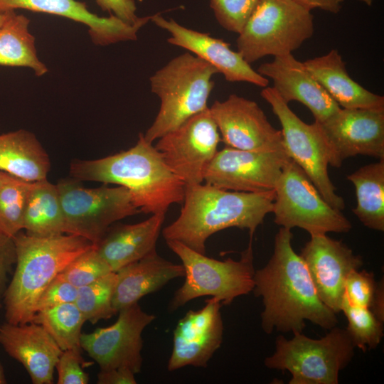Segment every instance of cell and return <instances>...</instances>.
Segmentation results:
<instances>
[{
  "instance_id": "f1b7e54d",
  "label": "cell",
  "mask_w": 384,
  "mask_h": 384,
  "mask_svg": "<svg viewBox=\"0 0 384 384\" xmlns=\"http://www.w3.org/2000/svg\"><path fill=\"white\" fill-rule=\"evenodd\" d=\"M29 23L28 18L14 11L0 26V65L29 68L40 77L48 69L38 57Z\"/></svg>"
},
{
  "instance_id": "30bf717a",
  "label": "cell",
  "mask_w": 384,
  "mask_h": 384,
  "mask_svg": "<svg viewBox=\"0 0 384 384\" xmlns=\"http://www.w3.org/2000/svg\"><path fill=\"white\" fill-rule=\"evenodd\" d=\"M66 234L82 237L97 245L114 222L141 213L124 186L86 188L78 181L57 184Z\"/></svg>"
},
{
  "instance_id": "7c38bea8",
  "label": "cell",
  "mask_w": 384,
  "mask_h": 384,
  "mask_svg": "<svg viewBox=\"0 0 384 384\" xmlns=\"http://www.w3.org/2000/svg\"><path fill=\"white\" fill-rule=\"evenodd\" d=\"M221 139L209 107L159 139L155 148L186 186L202 183Z\"/></svg>"
},
{
  "instance_id": "83f0119b",
  "label": "cell",
  "mask_w": 384,
  "mask_h": 384,
  "mask_svg": "<svg viewBox=\"0 0 384 384\" xmlns=\"http://www.w3.org/2000/svg\"><path fill=\"white\" fill-rule=\"evenodd\" d=\"M356 191L352 212L368 228L384 230V159L366 164L346 176Z\"/></svg>"
},
{
  "instance_id": "ac0fdd59",
  "label": "cell",
  "mask_w": 384,
  "mask_h": 384,
  "mask_svg": "<svg viewBox=\"0 0 384 384\" xmlns=\"http://www.w3.org/2000/svg\"><path fill=\"white\" fill-rule=\"evenodd\" d=\"M221 302L214 297L199 310L188 311L174 331L173 349L168 370L185 366L206 367L223 341Z\"/></svg>"
},
{
  "instance_id": "7bdbcfd3",
  "label": "cell",
  "mask_w": 384,
  "mask_h": 384,
  "mask_svg": "<svg viewBox=\"0 0 384 384\" xmlns=\"http://www.w3.org/2000/svg\"><path fill=\"white\" fill-rule=\"evenodd\" d=\"M14 11H8L5 12H0V26L5 23V21L9 18Z\"/></svg>"
},
{
  "instance_id": "277c9868",
  "label": "cell",
  "mask_w": 384,
  "mask_h": 384,
  "mask_svg": "<svg viewBox=\"0 0 384 384\" xmlns=\"http://www.w3.org/2000/svg\"><path fill=\"white\" fill-rule=\"evenodd\" d=\"M16 262L3 302L6 321H32L36 302L48 285L79 255L94 245L73 234L36 236L18 233L14 238Z\"/></svg>"
},
{
  "instance_id": "603a6c76",
  "label": "cell",
  "mask_w": 384,
  "mask_h": 384,
  "mask_svg": "<svg viewBox=\"0 0 384 384\" xmlns=\"http://www.w3.org/2000/svg\"><path fill=\"white\" fill-rule=\"evenodd\" d=\"M115 272L117 282L112 305L117 313L159 290L171 280L185 275L182 265L165 260L156 250Z\"/></svg>"
},
{
  "instance_id": "1f68e13d",
  "label": "cell",
  "mask_w": 384,
  "mask_h": 384,
  "mask_svg": "<svg viewBox=\"0 0 384 384\" xmlns=\"http://www.w3.org/2000/svg\"><path fill=\"white\" fill-rule=\"evenodd\" d=\"M117 282L115 272L78 288L75 304L85 321L94 324L109 319L117 312L113 307L112 298Z\"/></svg>"
},
{
  "instance_id": "52a82bcc",
  "label": "cell",
  "mask_w": 384,
  "mask_h": 384,
  "mask_svg": "<svg viewBox=\"0 0 384 384\" xmlns=\"http://www.w3.org/2000/svg\"><path fill=\"white\" fill-rule=\"evenodd\" d=\"M291 339L279 335L274 353L265 358L270 369L287 370L290 384H337L339 372L351 361L355 345L346 329L336 326L319 339L294 333Z\"/></svg>"
},
{
  "instance_id": "4316f807",
  "label": "cell",
  "mask_w": 384,
  "mask_h": 384,
  "mask_svg": "<svg viewBox=\"0 0 384 384\" xmlns=\"http://www.w3.org/2000/svg\"><path fill=\"white\" fill-rule=\"evenodd\" d=\"M23 229L36 236L65 233V220L56 185L47 178L33 181L28 195Z\"/></svg>"
},
{
  "instance_id": "ffe728a7",
  "label": "cell",
  "mask_w": 384,
  "mask_h": 384,
  "mask_svg": "<svg viewBox=\"0 0 384 384\" xmlns=\"http://www.w3.org/2000/svg\"><path fill=\"white\" fill-rule=\"evenodd\" d=\"M257 71L272 80L273 87L287 103L297 101L306 106L317 122H324L341 108L292 53L274 57Z\"/></svg>"
},
{
  "instance_id": "d6a6232c",
  "label": "cell",
  "mask_w": 384,
  "mask_h": 384,
  "mask_svg": "<svg viewBox=\"0 0 384 384\" xmlns=\"http://www.w3.org/2000/svg\"><path fill=\"white\" fill-rule=\"evenodd\" d=\"M341 311L347 319L346 330L356 348L366 352L379 345L383 337V321L370 309L351 303L343 294Z\"/></svg>"
},
{
  "instance_id": "8d00e7d4",
  "label": "cell",
  "mask_w": 384,
  "mask_h": 384,
  "mask_svg": "<svg viewBox=\"0 0 384 384\" xmlns=\"http://www.w3.org/2000/svg\"><path fill=\"white\" fill-rule=\"evenodd\" d=\"M87 363L82 359L81 351H63L60 354L55 368L58 372V384H86L89 375L83 370Z\"/></svg>"
},
{
  "instance_id": "3957f363",
  "label": "cell",
  "mask_w": 384,
  "mask_h": 384,
  "mask_svg": "<svg viewBox=\"0 0 384 384\" xmlns=\"http://www.w3.org/2000/svg\"><path fill=\"white\" fill-rule=\"evenodd\" d=\"M274 190L250 193L225 190L205 183L185 186L178 217L164 228L166 240H176L206 254V242L229 228L249 230L252 237L265 216L272 213Z\"/></svg>"
},
{
  "instance_id": "7402d4cb",
  "label": "cell",
  "mask_w": 384,
  "mask_h": 384,
  "mask_svg": "<svg viewBox=\"0 0 384 384\" xmlns=\"http://www.w3.org/2000/svg\"><path fill=\"white\" fill-rule=\"evenodd\" d=\"M0 343L6 352L21 363L33 384H51L63 351L45 329L33 321L0 325Z\"/></svg>"
},
{
  "instance_id": "b9f144b4",
  "label": "cell",
  "mask_w": 384,
  "mask_h": 384,
  "mask_svg": "<svg viewBox=\"0 0 384 384\" xmlns=\"http://www.w3.org/2000/svg\"><path fill=\"white\" fill-rule=\"evenodd\" d=\"M303 7L311 11L318 9L332 14L338 13L343 0H293Z\"/></svg>"
},
{
  "instance_id": "4dcf8cb0",
  "label": "cell",
  "mask_w": 384,
  "mask_h": 384,
  "mask_svg": "<svg viewBox=\"0 0 384 384\" xmlns=\"http://www.w3.org/2000/svg\"><path fill=\"white\" fill-rule=\"evenodd\" d=\"M31 186V181L0 171V233L14 238L23 229Z\"/></svg>"
},
{
  "instance_id": "60d3db41",
  "label": "cell",
  "mask_w": 384,
  "mask_h": 384,
  "mask_svg": "<svg viewBox=\"0 0 384 384\" xmlns=\"http://www.w3.org/2000/svg\"><path fill=\"white\" fill-rule=\"evenodd\" d=\"M98 384H135V373L127 368L100 370L97 374Z\"/></svg>"
},
{
  "instance_id": "ba28073f",
  "label": "cell",
  "mask_w": 384,
  "mask_h": 384,
  "mask_svg": "<svg viewBox=\"0 0 384 384\" xmlns=\"http://www.w3.org/2000/svg\"><path fill=\"white\" fill-rule=\"evenodd\" d=\"M314 31L311 11L293 0H258L238 33V52L250 64L267 55L292 53Z\"/></svg>"
},
{
  "instance_id": "836d02e7",
  "label": "cell",
  "mask_w": 384,
  "mask_h": 384,
  "mask_svg": "<svg viewBox=\"0 0 384 384\" xmlns=\"http://www.w3.org/2000/svg\"><path fill=\"white\" fill-rule=\"evenodd\" d=\"M344 294L351 303L370 309L380 321H384L383 282H376L373 272L352 271L346 279Z\"/></svg>"
},
{
  "instance_id": "8fae6325",
  "label": "cell",
  "mask_w": 384,
  "mask_h": 384,
  "mask_svg": "<svg viewBox=\"0 0 384 384\" xmlns=\"http://www.w3.org/2000/svg\"><path fill=\"white\" fill-rule=\"evenodd\" d=\"M260 95L280 122L283 145L289 157L303 169L331 206L343 210L344 200L337 194L328 172L329 146L319 123L302 121L273 87H263Z\"/></svg>"
},
{
  "instance_id": "e575fe53",
  "label": "cell",
  "mask_w": 384,
  "mask_h": 384,
  "mask_svg": "<svg viewBox=\"0 0 384 384\" xmlns=\"http://www.w3.org/2000/svg\"><path fill=\"white\" fill-rule=\"evenodd\" d=\"M112 272L95 245L76 257L59 275L77 288L87 285Z\"/></svg>"
},
{
  "instance_id": "44dd1931",
  "label": "cell",
  "mask_w": 384,
  "mask_h": 384,
  "mask_svg": "<svg viewBox=\"0 0 384 384\" xmlns=\"http://www.w3.org/2000/svg\"><path fill=\"white\" fill-rule=\"evenodd\" d=\"M18 9L67 18L85 25L92 41L107 46L121 41H134L138 31L151 20V16L129 25L117 16H99L89 11L86 4L78 0H0V12Z\"/></svg>"
},
{
  "instance_id": "4fadbf2b",
  "label": "cell",
  "mask_w": 384,
  "mask_h": 384,
  "mask_svg": "<svg viewBox=\"0 0 384 384\" xmlns=\"http://www.w3.org/2000/svg\"><path fill=\"white\" fill-rule=\"evenodd\" d=\"M289 159L284 149L247 151L225 146L206 168L203 181L235 191H272Z\"/></svg>"
},
{
  "instance_id": "d590c367",
  "label": "cell",
  "mask_w": 384,
  "mask_h": 384,
  "mask_svg": "<svg viewBox=\"0 0 384 384\" xmlns=\"http://www.w3.org/2000/svg\"><path fill=\"white\" fill-rule=\"evenodd\" d=\"M258 0H210L219 24L228 31L239 33Z\"/></svg>"
},
{
  "instance_id": "6da1fadb",
  "label": "cell",
  "mask_w": 384,
  "mask_h": 384,
  "mask_svg": "<svg viewBox=\"0 0 384 384\" xmlns=\"http://www.w3.org/2000/svg\"><path fill=\"white\" fill-rule=\"evenodd\" d=\"M291 229L281 227L274 236L272 255L255 271L253 292L264 309L261 326L274 331L302 332L308 320L330 330L338 323L336 314L319 299L308 269L292 247Z\"/></svg>"
},
{
  "instance_id": "9c48e42d",
  "label": "cell",
  "mask_w": 384,
  "mask_h": 384,
  "mask_svg": "<svg viewBox=\"0 0 384 384\" xmlns=\"http://www.w3.org/2000/svg\"><path fill=\"white\" fill-rule=\"evenodd\" d=\"M274 223L284 228L304 229L310 235L346 233L352 225L321 196L306 173L291 159L274 188Z\"/></svg>"
},
{
  "instance_id": "cb8c5ba5",
  "label": "cell",
  "mask_w": 384,
  "mask_h": 384,
  "mask_svg": "<svg viewBox=\"0 0 384 384\" xmlns=\"http://www.w3.org/2000/svg\"><path fill=\"white\" fill-rule=\"evenodd\" d=\"M165 219L164 213L153 214L136 224L110 227L96 250L112 272L156 250V244Z\"/></svg>"
},
{
  "instance_id": "ee69618b",
  "label": "cell",
  "mask_w": 384,
  "mask_h": 384,
  "mask_svg": "<svg viewBox=\"0 0 384 384\" xmlns=\"http://www.w3.org/2000/svg\"><path fill=\"white\" fill-rule=\"evenodd\" d=\"M6 383V380L4 375V369L1 364L0 363V384H4Z\"/></svg>"
},
{
  "instance_id": "8992f818",
  "label": "cell",
  "mask_w": 384,
  "mask_h": 384,
  "mask_svg": "<svg viewBox=\"0 0 384 384\" xmlns=\"http://www.w3.org/2000/svg\"><path fill=\"white\" fill-rule=\"evenodd\" d=\"M252 237L239 260L221 261L198 252L176 240H166L169 247L180 258L185 281L169 305L174 311L192 299L203 296L214 297L222 304H230L254 287Z\"/></svg>"
},
{
  "instance_id": "d4e9b609",
  "label": "cell",
  "mask_w": 384,
  "mask_h": 384,
  "mask_svg": "<svg viewBox=\"0 0 384 384\" xmlns=\"http://www.w3.org/2000/svg\"><path fill=\"white\" fill-rule=\"evenodd\" d=\"M304 66L332 99L344 109L384 107V97L366 90L348 75L346 63L336 49L309 59Z\"/></svg>"
},
{
  "instance_id": "7a4b0ae2",
  "label": "cell",
  "mask_w": 384,
  "mask_h": 384,
  "mask_svg": "<svg viewBox=\"0 0 384 384\" xmlns=\"http://www.w3.org/2000/svg\"><path fill=\"white\" fill-rule=\"evenodd\" d=\"M70 174L78 181L126 187L141 213L165 214L172 204L184 199L186 185L142 133L128 150L95 160L73 161Z\"/></svg>"
},
{
  "instance_id": "f35d334b",
  "label": "cell",
  "mask_w": 384,
  "mask_h": 384,
  "mask_svg": "<svg viewBox=\"0 0 384 384\" xmlns=\"http://www.w3.org/2000/svg\"><path fill=\"white\" fill-rule=\"evenodd\" d=\"M16 262V245L13 238L0 233V308L7 288L8 274Z\"/></svg>"
},
{
  "instance_id": "ab89813d",
  "label": "cell",
  "mask_w": 384,
  "mask_h": 384,
  "mask_svg": "<svg viewBox=\"0 0 384 384\" xmlns=\"http://www.w3.org/2000/svg\"><path fill=\"white\" fill-rule=\"evenodd\" d=\"M95 2L102 11L109 12L129 25H135L145 18L137 16L134 0H95Z\"/></svg>"
},
{
  "instance_id": "5b68a950",
  "label": "cell",
  "mask_w": 384,
  "mask_h": 384,
  "mask_svg": "<svg viewBox=\"0 0 384 384\" xmlns=\"http://www.w3.org/2000/svg\"><path fill=\"white\" fill-rule=\"evenodd\" d=\"M218 70L187 52L171 60L150 78L151 90L161 100L159 111L144 134L152 143L190 117L206 110Z\"/></svg>"
},
{
  "instance_id": "9a60e30c",
  "label": "cell",
  "mask_w": 384,
  "mask_h": 384,
  "mask_svg": "<svg viewBox=\"0 0 384 384\" xmlns=\"http://www.w3.org/2000/svg\"><path fill=\"white\" fill-rule=\"evenodd\" d=\"M319 124L329 146V166L339 168L358 155L384 159V107L341 108Z\"/></svg>"
},
{
  "instance_id": "484cf974",
  "label": "cell",
  "mask_w": 384,
  "mask_h": 384,
  "mask_svg": "<svg viewBox=\"0 0 384 384\" xmlns=\"http://www.w3.org/2000/svg\"><path fill=\"white\" fill-rule=\"evenodd\" d=\"M50 166L48 154L33 133L0 134V171L33 182L47 178Z\"/></svg>"
},
{
  "instance_id": "e0dca14e",
  "label": "cell",
  "mask_w": 384,
  "mask_h": 384,
  "mask_svg": "<svg viewBox=\"0 0 384 384\" xmlns=\"http://www.w3.org/2000/svg\"><path fill=\"white\" fill-rule=\"evenodd\" d=\"M301 250L319 299L334 312H341L345 283L348 274L363 265L361 256L341 240L326 234L310 235Z\"/></svg>"
},
{
  "instance_id": "d6986e66",
  "label": "cell",
  "mask_w": 384,
  "mask_h": 384,
  "mask_svg": "<svg viewBox=\"0 0 384 384\" xmlns=\"http://www.w3.org/2000/svg\"><path fill=\"white\" fill-rule=\"evenodd\" d=\"M151 21L171 34L167 40L169 43L183 48L210 64L224 75L227 81L246 82L262 87H267L269 80L255 70L239 52L231 50L230 44L222 39L186 28L174 19L167 20L160 14L152 15Z\"/></svg>"
},
{
  "instance_id": "f6af8a7d",
  "label": "cell",
  "mask_w": 384,
  "mask_h": 384,
  "mask_svg": "<svg viewBox=\"0 0 384 384\" xmlns=\"http://www.w3.org/2000/svg\"><path fill=\"white\" fill-rule=\"evenodd\" d=\"M358 1H360L361 2L366 4L368 6H370L372 5L373 2L374 1V0H358Z\"/></svg>"
},
{
  "instance_id": "f546056e",
  "label": "cell",
  "mask_w": 384,
  "mask_h": 384,
  "mask_svg": "<svg viewBox=\"0 0 384 384\" xmlns=\"http://www.w3.org/2000/svg\"><path fill=\"white\" fill-rule=\"evenodd\" d=\"M32 321L42 326L63 351H81V331L86 321L75 303L37 311Z\"/></svg>"
},
{
  "instance_id": "2e32d148",
  "label": "cell",
  "mask_w": 384,
  "mask_h": 384,
  "mask_svg": "<svg viewBox=\"0 0 384 384\" xmlns=\"http://www.w3.org/2000/svg\"><path fill=\"white\" fill-rule=\"evenodd\" d=\"M209 110L226 146L247 151L284 149L281 130L271 124L255 101L231 94L224 101H215Z\"/></svg>"
},
{
  "instance_id": "74e56055",
  "label": "cell",
  "mask_w": 384,
  "mask_h": 384,
  "mask_svg": "<svg viewBox=\"0 0 384 384\" xmlns=\"http://www.w3.org/2000/svg\"><path fill=\"white\" fill-rule=\"evenodd\" d=\"M78 292V288L58 274L40 295L36 304L35 314L60 304L75 303Z\"/></svg>"
},
{
  "instance_id": "5bb4252c",
  "label": "cell",
  "mask_w": 384,
  "mask_h": 384,
  "mask_svg": "<svg viewBox=\"0 0 384 384\" xmlns=\"http://www.w3.org/2000/svg\"><path fill=\"white\" fill-rule=\"evenodd\" d=\"M111 326L82 334V349L96 361L100 370L127 368L135 374L142 366V332L155 316L142 310L138 303L118 311Z\"/></svg>"
}]
</instances>
